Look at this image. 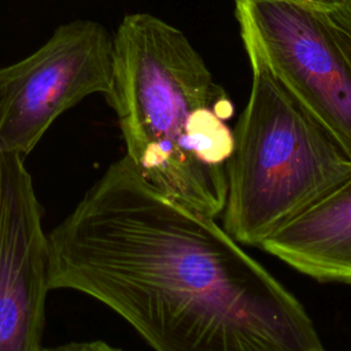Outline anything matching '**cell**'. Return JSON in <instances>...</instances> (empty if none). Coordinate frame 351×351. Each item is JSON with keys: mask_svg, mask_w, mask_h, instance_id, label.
Listing matches in <instances>:
<instances>
[{"mask_svg": "<svg viewBox=\"0 0 351 351\" xmlns=\"http://www.w3.org/2000/svg\"><path fill=\"white\" fill-rule=\"evenodd\" d=\"M104 97L143 178L200 214H222L233 104L180 29L148 12L125 15Z\"/></svg>", "mask_w": 351, "mask_h": 351, "instance_id": "2", "label": "cell"}, {"mask_svg": "<svg viewBox=\"0 0 351 351\" xmlns=\"http://www.w3.org/2000/svg\"><path fill=\"white\" fill-rule=\"evenodd\" d=\"M328 8H351V0H295Z\"/></svg>", "mask_w": 351, "mask_h": 351, "instance_id": "9", "label": "cell"}, {"mask_svg": "<svg viewBox=\"0 0 351 351\" xmlns=\"http://www.w3.org/2000/svg\"><path fill=\"white\" fill-rule=\"evenodd\" d=\"M252 55L351 159V8L234 0Z\"/></svg>", "mask_w": 351, "mask_h": 351, "instance_id": "4", "label": "cell"}, {"mask_svg": "<svg viewBox=\"0 0 351 351\" xmlns=\"http://www.w3.org/2000/svg\"><path fill=\"white\" fill-rule=\"evenodd\" d=\"M49 243L25 158L0 155V351H41Z\"/></svg>", "mask_w": 351, "mask_h": 351, "instance_id": "6", "label": "cell"}, {"mask_svg": "<svg viewBox=\"0 0 351 351\" xmlns=\"http://www.w3.org/2000/svg\"><path fill=\"white\" fill-rule=\"evenodd\" d=\"M261 248L318 281L351 285V176L269 236Z\"/></svg>", "mask_w": 351, "mask_h": 351, "instance_id": "7", "label": "cell"}, {"mask_svg": "<svg viewBox=\"0 0 351 351\" xmlns=\"http://www.w3.org/2000/svg\"><path fill=\"white\" fill-rule=\"evenodd\" d=\"M112 81V34L99 22L74 19L22 60L0 67V155L26 158L49 126Z\"/></svg>", "mask_w": 351, "mask_h": 351, "instance_id": "5", "label": "cell"}, {"mask_svg": "<svg viewBox=\"0 0 351 351\" xmlns=\"http://www.w3.org/2000/svg\"><path fill=\"white\" fill-rule=\"evenodd\" d=\"M41 351H123L114 347L103 340H89V341H73L55 347H43Z\"/></svg>", "mask_w": 351, "mask_h": 351, "instance_id": "8", "label": "cell"}, {"mask_svg": "<svg viewBox=\"0 0 351 351\" xmlns=\"http://www.w3.org/2000/svg\"><path fill=\"white\" fill-rule=\"evenodd\" d=\"M251 66L248 101L226 162L223 229L258 245L351 176V159L271 75Z\"/></svg>", "mask_w": 351, "mask_h": 351, "instance_id": "3", "label": "cell"}, {"mask_svg": "<svg viewBox=\"0 0 351 351\" xmlns=\"http://www.w3.org/2000/svg\"><path fill=\"white\" fill-rule=\"evenodd\" d=\"M48 287L88 295L155 351H326L302 303L217 222L125 155L48 233Z\"/></svg>", "mask_w": 351, "mask_h": 351, "instance_id": "1", "label": "cell"}]
</instances>
